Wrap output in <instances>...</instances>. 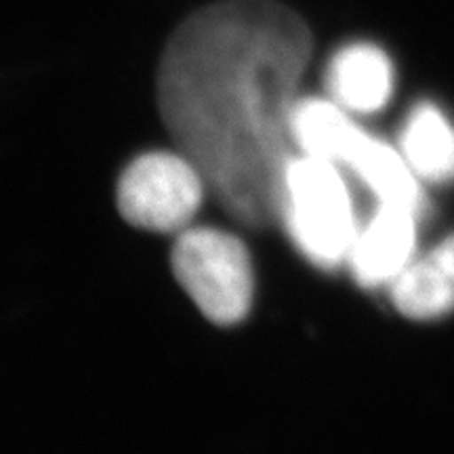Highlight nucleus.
<instances>
[{
    "label": "nucleus",
    "mask_w": 454,
    "mask_h": 454,
    "mask_svg": "<svg viewBox=\"0 0 454 454\" xmlns=\"http://www.w3.org/2000/svg\"><path fill=\"white\" fill-rule=\"evenodd\" d=\"M280 221L311 265L337 270L348 263L360 227L340 167L294 154L284 170Z\"/></svg>",
    "instance_id": "7ed1b4c3"
},
{
    "label": "nucleus",
    "mask_w": 454,
    "mask_h": 454,
    "mask_svg": "<svg viewBox=\"0 0 454 454\" xmlns=\"http://www.w3.org/2000/svg\"><path fill=\"white\" fill-rule=\"evenodd\" d=\"M311 49L308 24L286 4L221 0L187 17L158 66L164 127L248 230L280 221L291 116Z\"/></svg>",
    "instance_id": "f257e3e1"
},
{
    "label": "nucleus",
    "mask_w": 454,
    "mask_h": 454,
    "mask_svg": "<svg viewBox=\"0 0 454 454\" xmlns=\"http://www.w3.org/2000/svg\"><path fill=\"white\" fill-rule=\"evenodd\" d=\"M173 274L208 322L236 326L254 301L251 253L240 238L217 227H185L170 253Z\"/></svg>",
    "instance_id": "20e7f679"
},
{
    "label": "nucleus",
    "mask_w": 454,
    "mask_h": 454,
    "mask_svg": "<svg viewBox=\"0 0 454 454\" xmlns=\"http://www.w3.org/2000/svg\"><path fill=\"white\" fill-rule=\"evenodd\" d=\"M291 139L299 154L325 158L356 173L379 202L421 208V192L406 158L357 127L337 101L299 99L291 116Z\"/></svg>",
    "instance_id": "f03ea898"
},
{
    "label": "nucleus",
    "mask_w": 454,
    "mask_h": 454,
    "mask_svg": "<svg viewBox=\"0 0 454 454\" xmlns=\"http://www.w3.org/2000/svg\"><path fill=\"white\" fill-rule=\"evenodd\" d=\"M402 152L419 177L438 184L454 179V129L438 107L423 104L411 114L402 133Z\"/></svg>",
    "instance_id": "1a4fd4ad"
},
{
    "label": "nucleus",
    "mask_w": 454,
    "mask_h": 454,
    "mask_svg": "<svg viewBox=\"0 0 454 454\" xmlns=\"http://www.w3.org/2000/svg\"><path fill=\"white\" fill-rule=\"evenodd\" d=\"M207 192V181L190 158L181 152H150L124 168L116 202L133 227L179 234L200 211Z\"/></svg>",
    "instance_id": "39448f33"
},
{
    "label": "nucleus",
    "mask_w": 454,
    "mask_h": 454,
    "mask_svg": "<svg viewBox=\"0 0 454 454\" xmlns=\"http://www.w3.org/2000/svg\"><path fill=\"white\" fill-rule=\"evenodd\" d=\"M333 101L349 114L383 110L394 90V66L372 43H354L334 53L328 66Z\"/></svg>",
    "instance_id": "0eeeda50"
},
{
    "label": "nucleus",
    "mask_w": 454,
    "mask_h": 454,
    "mask_svg": "<svg viewBox=\"0 0 454 454\" xmlns=\"http://www.w3.org/2000/svg\"><path fill=\"white\" fill-rule=\"evenodd\" d=\"M391 301L411 320H435L454 311V236L391 282Z\"/></svg>",
    "instance_id": "6e6552de"
},
{
    "label": "nucleus",
    "mask_w": 454,
    "mask_h": 454,
    "mask_svg": "<svg viewBox=\"0 0 454 454\" xmlns=\"http://www.w3.org/2000/svg\"><path fill=\"white\" fill-rule=\"evenodd\" d=\"M419 208L404 202H379L372 219L357 231L349 268L366 288L391 284L411 265Z\"/></svg>",
    "instance_id": "423d86ee"
}]
</instances>
